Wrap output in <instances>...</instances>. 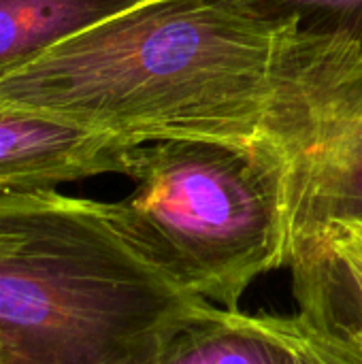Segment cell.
<instances>
[{"label": "cell", "instance_id": "cell-2", "mask_svg": "<svg viewBox=\"0 0 362 364\" xmlns=\"http://www.w3.org/2000/svg\"><path fill=\"white\" fill-rule=\"evenodd\" d=\"M205 301L141 252L115 203L0 192V364H158Z\"/></svg>", "mask_w": 362, "mask_h": 364}, {"label": "cell", "instance_id": "cell-6", "mask_svg": "<svg viewBox=\"0 0 362 364\" xmlns=\"http://www.w3.org/2000/svg\"><path fill=\"white\" fill-rule=\"evenodd\" d=\"M158 364H286L262 316L205 301L169 339Z\"/></svg>", "mask_w": 362, "mask_h": 364}, {"label": "cell", "instance_id": "cell-9", "mask_svg": "<svg viewBox=\"0 0 362 364\" xmlns=\"http://www.w3.org/2000/svg\"><path fill=\"white\" fill-rule=\"evenodd\" d=\"M267 328L282 341L286 364H362L358 337L329 320L299 316H262Z\"/></svg>", "mask_w": 362, "mask_h": 364}, {"label": "cell", "instance_id": "cell-8", "mask_svg": "<svg viewBox=\"0 0 362 364\" xmlns=\"http://www.w3.org/2000/svg\"><path fill=\"white\" fill-rule=\"evenodd\" d=\"M254 19L337 38L362 53V0H215Z\"/></svg>", "mask_w": 362, "mask_h": 364}, {"label": "cell", "instance_id": "cell-3", "mask_svg": "<svg viewBox=\"0 0 362 364\" xmlns=\"http://www.w3.org/2000/svg\"><path fill=\"white\" fill-rule=\"evenodd\" d=\"M290 151L265 143L166 139L137 145L134 190L115 203L141 252L179 288L226 309L288 264Z\"/></svg>", "mask_w": 362, "mask_h": 364}, {"label": "cell", "instance_id": "cell-7", "mask_svg": "<svg viewBox=\"0 0 362 364\" xmlns=\"http://www.w3.org/2000/svg\"><path fill=\"white\" fill-rule=\"evenodd\" d=\"M141 0H0V79Z\"/></svg>", "mask_w": 362, "mask_h": 364}, {"label": "cell", "instance_id": "cell-5", "mask_svg": "<svg viewBox=\"0 0 362 364\" xmlns=\"http://www.w3.org/2000/svg\"><path fill=\"white\" fill-rule=\"evenodd\" d=\"M137 143L43 111L0 105V192L130 173Z\"/></svg>", "mask_w": 362, "mask_h": 364}, {"label": "cell", "instance_id": "cell-4", "mask_svg": "<svg viewBox=\"0 0 362 364\" xmlns=\"http://www.w3.org/2000/svg\"><path fill=\"white\" fill-rule=\"evenodd\" d=\"M350 228H362V113L320 147L294 158L286 267L299 301L316 284L324 243Z\"/></svg>", "mask_w": 362, "mask_h": 364}, {"label": "cell", "instance_id": "cell-10", "mask_svg": "<svg viewBox=\"0 0 362 364\" xmlns=\"http://www.w3.org/2000/svg\"><path fill=\"white\" fill-rule=\"evenodd\" d=\"M341 275L346 279H350L352 288L356 290V299H358V322L350 328L358 341L362 343V264L358 262H341Z\"/></svg>", "mask_w": 362, "mask_h": 364}, {"label": "cell", "instance_id": "cell-1", "mask_svg": "<svg viewBox=\"0 0 362 364\" xmlns=\"http://www.w3.org/2000/svg\"><path fill=\"white\" fill-rule=\"evenodd\" d=\"M0 105L137 145L265 143L299 158L362 113V53L215 0H141L2 77Z\"/></svg>", "mask_w": 362, "mask_h": 364}]
</instances>
